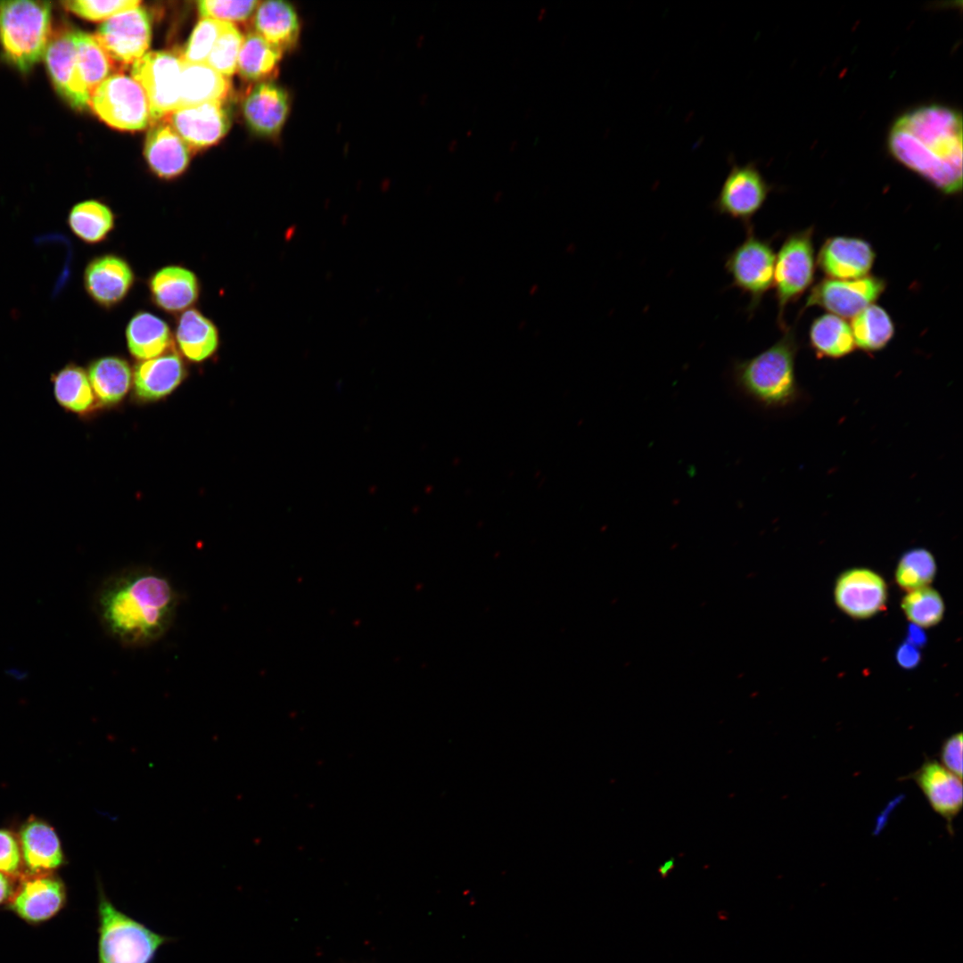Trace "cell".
Instances as JSON below:
<instances>
[{
  "instance_id": "6da1fadb",
  "label": "cell",
  "mask_w": 963,
  "mask_h": 963,
  "mask_svg": "<svg viewBox=\"0 0 963 963\" xmlns=\"http://www.w3.org/2000/svg\"><path fill=\"white\" fill-rule=\"evenodd\" d=\"M179 597L170 580L144 566L107 577L94 597V611L105 633L122 646H150L171 628Z\"/></svg>"
},
{
  "instance_id": "7a4b0ae2",
  "label": "cell",
  "mask_w": 963,
  "mask_h": 963,
  "mask_svg": "<svg viewBox=\"0 0 963 963\" xmlns=\"http://www.w3.org/2000/svg\"><path fill=\"white\" fill-rule=\"evenodd\" d=\"M962 115L930 103L898 116L887 135V150L900 164L946 195L962 189Z\"/></svg>"
},
{
  "instance_id": "3957f363",
  "label": "cell",
  "mask_w": 963,
  "mask_h": 963,
  "mask_svg": "<svg viewBox=\"0 0 963 963\" xmlns=\"http://www.w3.org/2000/svg\"><path fill=\"white\" fill-rule=\"evenodd\" d=\"M756 356L732 363L730 377L741 394L766 409L793 406L802 391L795 374L799 342L794 327Z\"/></svg>"
},
{
  "instance_id": "277c9868",
  "label": "cell",
  "mask_w": 963,
  "mask_h": 963,
  "mask_svg": "<svg viewBox=\"0 0 963 963\" xmlns=\"http://www.w3.org/2000/svg\"><path fill=\"white\" fill-rule=\"evenodd\" d=\"M98 963H153L171 937L119 910L98 885Z\"/></svg>"
},
{
  "instance_id": "5b68a950",
  "label": "cell",
  "mask_w": 963,
  "mask_h": 963,
  "mask_svg": "<svg viewBox=\"0 0 963 963\" xmlns=\"http://www.w3.org/2000/svg\"><path fill=\"white\" fill-rule=\"evenodd\" d=\"M51 37V4L0 1V44L7 60L23 72L44 57Z\"/></svg>"
},
{
  "instance_id": "8992f818",
  "label": "cell",
  "mask_w": 963,
  "mask_h": 963,
  "mask_svg": "<svg viewBox=\"0 0 963 963\" xmlns=\"http://www.w3.org/2000/svg\"><path fill=\"white\" fill-rule=\"evenodd\" d=\"M813 227L788 235L776 256L773 286L778 303V325L785 330L787 306L797 300L813 284L816 257Z\"/></svg>"
},
{
  "instance_id": "52a82bcc",
  "label": "cell",
  "mask_w": 963,
  "mask_h": 963,
  "mask_svg": "<svg viewBox=\"0 0 963 963\" xmlns=\"http://www.w3.org/2000/svg\"><path fill=\"white\" fill-rule=\"evenodd\" d=\"M745 228V240L728 254L724 264L732 285L748 295L747 311L753 315L773 286L776 255L771 241L757 236L752 225Z\"/></svg>"
},
{
  "instance_id": "ba28073f",
  "label": "cell",
  "mask_w": 963,
  "mask_h": 963,
  "mask_svg": "<svg viewBox=\"0 0 963 963\" xmlns=\"http://www.w3.org/2000/svg\"><path fill=\"white\" fill-rule=\"evenodd\" d=\"M89 106L109 126L140 130L151 121L149 103L141 86L132 78L115 73L92 93Z\"/></svg>"
},
{
  "instance_id": "9c48e42d",
  "label": "cell",
  "mask_w": 963,
  "mask_h": 963,
  "mask_svg": "<svg viewBox=\"0 0 963 963\" xmlns=\"http://www.w3.org/2000/svg\"><path fill=\"white\" fill-rule=\"evenodd\" d=\"M182 60L172 53L148 52L131 66L132 78L143 88L155 123L178 108Z\"/></svg>"
},
{
  "instance_id": "30bf717a",
  "label": "cell",
  "mask_w": 963,
  "mask_h": 963,
  "mask_svg": "<svg viewBox=\"0 0 963 963\" xmlns=\"http://www.w3.org/2000/svg\"><path fill=\"white\" fill-rule=\"evenodd\" d=\"M729 164L712 206L719 214L738 220L746 227L764 205L772 186L754 162L739 165L731 158Z\"/></svg>"
},
{
  "instance_id": "8fae6325",
  "label": "cell",
  "mask_w": 963,
  "mask_h": 963,
  "mask_svg": "<svg viewBox=\"0 0 963 963\" xmlns=\"http://www.w3.org/2000/svg\"><path fill=\"white\" fill-rule=\"evenodd\" d=\"M885 279L868 275L852 280L824 278L810 290L803 309L819 307L843 318H852L885 292Z\"/></svg>"
},
{
  "instance_id": "7c38bea8",
  "label": "cell",
  "mask_w": 963,
  "mask_h": 963,
  "mask_svg": "<svg viewBox=\"0 0 963 963\" xmlns=\"http://www.w3.org/2000/svg\"><path fill=\"white\" fill-rule=\"evenodd\" d=\"M152 37L151 20L141 6L104 21L95 37L110 58L121 65L133 64L146 54Z\"/></svg>"
},
{
  "instance_id": "4fadbf2b",
  "label": "cell",
  "mask_w": 963,
  "mask_h": 963,
  "mask_svg": "<svg viewBox=\"0 0 963 963\" xmlns=\"http://www.w3.org/2000/svg\"><path fill=\"white\" fill-rule=\"evenodd\" d=\"M130 263L122 256L104 253L90 259L83 274L86 294L100 308L111 309L128 296L136 282Z\"/></svg>"
},
{
  "instance_id": "5bb4252c",
  "label": "cell",
  "mask_w": 963,
  "mask_h": 963,
  "mask_svg": "<svg viewBox=\"0 0 963 963\" xmlns=\"http://www.w3.org/2000/svg\"><path fill=\"white\" fill-rule=\"evenodd\" d=\"M193 149L210 146L228 131L230 114L224 102H206L175 109L162 119ZM161 120V119H160Z\"/></svg>"
},
{
  "instance_id": "9a60e30c",
  "label": "cell",
  "mask_w": 963,
  "mask_h": 963,
  "mask_svg": "<svg viewBox=\"0 0 963 963\" xmlns=\"http://www.w3.org/2000/svg\"><path fill=\"white\" fill-rule=\"evenodd\" d=\"M66 900V889L60 878L50 873L23 876L8 907L25 922L37 925L58 914Z\"/></svg>"
},
{
  "instance_id": "2e32d148",
  "label": "cell",
  "mask_w": 963,
  "mask_h": 963,
  "mask_svg": "<svg viewBox=\"0 0 963 963\" xmlns=\"http://www.w3.org/2000/svg\"><path fill=\"white\" fill-rule=\"evenodd\" d=\"M74 30L62 27L50 37L44 58L59 95L78 110L89 107L90 94L81 81L76 62Z\"/></svg>"
},
{
  "instance_id": "e0dca14e",
  "label": "cell",
  "mask_w": 963,
  "mask_h": 963,
  "mask_svg": "<svg viewBox=\"0 0 963 963\" xmlns=\"http://www.w3.org/2000/svg\"><path fill=\"white\" fill-rule=\"evenodd\" d=\"M834 595L836 605L844 613L855 619H867L884 610L887 587L876 572L853 568L838 577Z\"/></svg>"
},
{
  "instance_id": "ac0fdd59",
  "label": "cell",
  "mask_w": 963,
  "mask_h": 963,
  "mask_svg": "<svg viewBox=\"0 0 963 963\" xmlns=\"http://www.w3.org/2000/svg\"><path fill=\"white\" fill-rule=\"evenodd\" d=\"M876 259L871 243L852 236L827 238L816 258V263L827 278L852 280L869 275Z\"/></svg>"
},
{
  "instance_id": "d6986e66",
  "label": "cell",
  "mask_w": 963,
  "mask_h": 963,
  "mask_svg": "<svg viewBox=\"0 0 963 963\" xmlns=\"http://www.w3.org/2000/svg\"><path fill=\"white\" fill-rule=\"evenodd\" d=\"M147 287L154 306L177 316L193 308L202 292L198 276L181 265H167L155 270L148 278Z\"/></svg>"
},
{
  "instance_id": "ffe728a7",
  "label": "cell",
  "mask_w": 963,
  "mask_h": 963,
  "mask_svg": "<svg viewBox=\"0 0 963 963\" xmlns=\"http://www.w3.org/2000/svg\"><path fill=\"white\" fill-rule=\"evenodd\" d=\"M290 109L289 93L271 81L256 85L243 103V114L246 124L255 134L265 137L280 134Z\"/></svg>"
},
{
  "instance_id": "44dd1931",
  "label": "cell",
  "mask_w": 963,
  "mask_h": 963,
  "mask_svg": "<svg viewBox=\"0 0 963 963\" xmlns=\"http://www.w3.org/2000/svg\"><path fill=\"white\" fill-rule=\"evenodd\" d=\"M908 778L916 783L930 807L946 821L951 832L952 821L962 808L961 778L936 760L927 758Z\"/></svg>"
},
{
  "instance_id": "7402d4cb",
  "label": "cell",
  "mask_w": 963,
  "mask_h": 963,
  "mask_svg": "<svg viewBox=\"0 0 963 963\" xmlns=\"http://www.w3.org/2000/svg\"><path fill=\"white\" fill-rule=\"evenodd\" d=\"M186 374V366L175 351L139 361L133 370L135 396L145 402L164 399L182 383Z\"/></svg>"
},
{
  "instance_id": "603a6c76",
  "label": "cell",
  "mask_w": 963,
  "mask_h": 963,
  "mask_svg": "<svg viewBox=\"0 0 963 963\" xmlns=\"http://www.w3.org/2000/svg\"><path fill=\"white\" fill-rule=\"evenodd\" d=\"M19 839L26 876L50 873L62 865L60 840L46 822L30 818L22 825Z\"/></svg>"
},
{
  "instance_id": "cb8c5ba5",
  "label": "cell",
  "mask_w": 963,
  "mask_h": 963,
  "mask_svg": "<svg viewBox=\"0 0 963 963\" xmlns=\"http://www.w3.org/2000/svg\"><path fill=\"white\" fill-rule=\"evenodd\" d=\"M151 169L161 178H173L187 167L190 147L163 119L149 129L144 151Z\"/></svg>"
},
{
  "instance_id": "d4e9b609",
  "label": "cell",
  "mask_w": 963,
  "mask_h": 963,
  "mask_svg": "<svg viewBox=\"0 0 963 963\" xmlns=\"http://www.w3.org/2000/svg\"><path fill=\"white\" fill-rule=\"evenodd\" d=\"M173 338L183 357L193 363H202L214 356L220 344L218 326L195 308L177 316Z\"/></svg>"
},
{
  "instance_id": "484cf974",
  "label": "cell",
  "mask_w": 963,
  "mask_h": 963,
  "mask_svg": "<svg viewBox=\"0 0 963 963\" xmlns=\"http://www.w3.org/2000/svg\"><path fill=\"white\" fill-rule=\"evenodd\" d=\"M253 25L256 33L282 52L290 51L298 44L300 22L295 8L288 2H259Z\"/></svg>"
},
{
  "instance_id": "4316f807",
  "label": "cell",
  "mask_w": 963,
  "mask_h": 963,
  "mask_svg": "<svg viewBox=\"0 0 963 963\" xmlns=\"http://www.w3.org/2000/svg\"><path fill=\"white\" fill-rule=\"evenodd\" d=\"M130 355L139 361L159 357L174 344L169 324L152 312L141 310L129 319L125 330Z\"/></svg>"
},
{
  "instance_id": "83f0119b",
  "label": "cell",
  "mask_w": 963,
  "mask_h": 963,
  "mask_svg": "<svg viewBox=\"0 0 963 963\" xmlns=\"http://www.w3.org/2000/svg\"><path fill=\"white\" fill-rule=\"evenodd\" d=\"M87 375L99 407L121 402L133 383V370L122 357L104 356L92 360Z\"/></svg>"
},
{
  "instance_id": "f1b7e54d",
  "label": "cell",
  "mask_w": 963,
  "mask_h": 963,
  "mask_svg": "<svg viewBox=\"0 0 963 963\" xmlns=\"http://www.w3.org/2000/svg\"><path fill=\"white\" fill-rule=\"evenodd\" d=\"M51 383L54 397L65 411L87 416L99 407L87 372L82 366L65 365L52 374Z\"/></svg>"
},
{
  "instance_id": "f546056e",
  "label": "cell",
  "mask_w": 963,
  "mask_h": 963,
  "mask_svg": "<svg viewBox=\"0 0 963 963\" xmlns=\"http://www.w3.org/2000/svg\"><path fill=\"white\" fill-rule=\"evenodd\" d=\"M231 88L229 78L206 63H188L182 61L178 107L213 101L224 102L231 93Z\"/></svg>"
},
{
  "instance_id": "4dcf8cb0",
  "label": "cell",
  "mask_w": 963,
  "mask_h": 963,
  "mask_svg": "<svg viewBox=\"0 0 963 963\" xmlns=\"http://www.w3.org/2000/svg\"><path fill=\"white\" fill-rule=\"evenodd\" d=\"M67 224L72 234L86 244H99L107 240L116 226L115 214L105 203L86 200L70 210Z\"/></svg>"
},
{
  "instance_id": "1f68e13d",
  "label": "cell",
  "mask_w": 963,
  "mask_h": 963,
  "mask_svg": "<svg viewBox=\"0 0 963 963\" xmlns=\"http://www.w3.org/2000/svg\"><path fill=\"white\" fill-rule=\"evenodd\" d=\"M809 341L819 358H841L856 348L851 325L843 317L830 313L813 320L809 330Z\"/></svg>"
},
{
  "instance_id": "d6a6232c",
  "label": "cell",
  "mask_w": 963,
  "mask_h": 963,
  "mask_svg": "<svg viewBox=\"0 0 963 963\" xmlns=\"http://www.w3.org/2000/svg\"><path fill=\"white\" fill-rule=\"evenodd\" d=\"M282 55V51L255 31H251L243 36L236 70L247 80L269 81L277 74Z\"/></svg>"
},
{
  "instance_id": "836d02e7",
  "label": "cell",
  "mask_w": 963,
  "mask_h": 963,
  "mask_svg": "<svg viewBox=\"0 0 963 963\" xmlns=\"http://www.w3.org/2000/svg\"><path fill=\"white\" fill-rule=\"evenodd\" d=\"M851 329L856 348L866 352L885 349L892 341L895 326L888 312L871 304L852 318Z\"/></svg>"
},
{
  "instance_id": "e575fe53",
  "label": "cell",
  "mask_w": 963,
  "mask_h": 963,
  "mask_svg": "<svg viewBox=\"0 0 963 963\" xmlns=\"http://www.w3.org/2000/svg\"><path fill=\"white\" fill-rule=\"evenodd\" d=\"M73 37L78 75L91 95L103 81L114 74V62L95 36L74 30Z\"/></svg>"
},
{
  "instance_id": "d590c367",
  "label": "cell",
  "mask_w": 963,
  "mask_h": 963,
  "mask_svg": "<svg viewBox=\"0 0 963 963\" xmlns=\"http://www.w3.org/2000/svg\"><path fill=\"white\" fill-rule=\"evenodd\" d=\"M936 572L934 556L925 548L907 551L899 560L895 580L904 590L911 591L928 586Z\"/></svg>"
},
{
  "instance_id": "8d00e7d4",
  "label": "cell",
  "mask_w": 963,
  "mask_h": 963,
  "mask_svg": "<svg viewBox=\"0 0 963 963\" xmlns=\"http://www.w3.org/2000/svg\"><path fill=\"white\" fill-rule=\"evenodd\" d=\"M901 608L908 620L920 628L936 625L944 613L941 595L928 586L908 591L901 601Z\"/></svg>"
},
{
  "instance_id": "74e56055",
  "label": "cell",
  "mask_w": 963,
  "mask_h": 963,
  "mask_svg": "<svg viewBox=\"0 0 963 963\" xmlns=\"http://www.w3.org/2000/svg\"><path fill=\"white\" fill-rule=\"evenodd\" d=\"M243 39L240 30L233 23H228L217 39L205 63L229 78L236 70Z\"/></svg>"
},
{
  "instance_id": "f35d334b",
  "label": "cell",
  "mask_w": 963,
  "mask_h": 963,
  "mask_svg": "<svg viewBox=\"0 0 963 963\" xmlns=\"http://www.w3.org/2000/svg\"><path fill=\"white\" fill-rule=\"evenodd\" d=\"M229 22L202 18L194 27L181 59L188 63H205L212 47Z\"/></svg>"
},
{
  "instance_id": "ab89813d",
  "label": "cell",
  "mask_w": 963,
  "mask_h": 963,
  "mask_svg": "<svg viewBox=\"0 0 963 963\" xmlns=\"http://www.w3.org/2000/svg\"><path fill=\"white\" fill-rule=\"evenodd\" d=\"M259 1L202 0L197 2L202 18L214 19L229 23L247 21L256 11Z\"/></svg>"
},
{
  "instance_id": "60d3db41",
  "label": "cell",
  "mask_w": 963,
  "mask_h": 963,
  "mask_svg": "<svg viewBox=\"0 0 963 963\" xmlns=\"http://www.w3.org/2000/svg\"><path fill=\"white\" fill-rule=\"evenodd\" d=\"M139 0H69L62 2L63 7L88 21H106L109 18L127 10L140 5Z\"/></svg>"
},
{
  "instance_id": "b9f144b4",
  "label": "cell",
  "mask_w": 963,
  "mask_h": 963,
  "mask_svg": "<svg viewBox=\"0 0 963 963\" xmlns=\"http://www.w3.org/2000/svg\"><path fill=\"white\" fill-rule=\"evenodd\" d=\"M20 844L8 830L0 829V871L9 877H22Z\"/></svg>"
},
{
  "instance_id": "7bdbcfd3",
  "label": "cell",
  "mask_w": 963,
  "mask_h": 963,
  "mask_svg": "<svg viewBox=\"0 0 963 963\" xmlns=\"http://www.w3.org/2000/svg\"><path fill=\"white\" fill-rule=\"evenodd\" d=\"M939 758L941 764L948 770L962 778V733L959 732L947 737L942 744Z\"/></svg>"
},
{
  "instance_id": "ee69618b",
  "label": "cell",
  "mask_w": 963,
  "mask_h": 963,
  "mask_svg": "<svg viewBox=\"0 0 963 963\" xmlns=\"http://www.w3.org/2000/svg\"><path fill=\"white\" fill-rule=\"evenodd\" d=\"M896 659L901 667L911 669L919 663L920 653L917 646L906 642L898 648Z\"/></svg>"
},
{
  "instance_id": "f6af8a7d",
  "label": "cell",
  "mask_w": 963,
  "mask_h": 963,
  "mask_svg": "<svg viewBox=\"0 0 963 963\" xmlns=\"http://www.w3.org/2000/svg\"><path fill=\"white\" fill-rule=\"evenodd\" d=\"M13 891L12 882L9 876L0 871V905L9 901Z\"/></svg>"
},
{
  "instance_id": "bcb514c9",
  "label": "cell",
  "mask_w": 963,
  "mask_h": 963,
  "mask_svg": "<svg viewBox=\"0 0 963 963\" xmlns=\"http://www.w3.org/2000/svg\"><path fill=\"white\" fill-rule=\"evenodd\" d=\"M925 641L926 636L921 628L913 624L909 630L907 642L915 646H918L924 644Z\"/></svg>"
},
{
  "instance_id": "7dc6e473",
  "label": "cell",
  "mask_w": 963,
  "mask_h": 963,
  "mask_svg": "<svg viewBox=\"0 0 963 963\" xmlns=\"http://www.w3.org/2000/svg\"><path fill=\"white\" fill-rule=\"evenodd\" d=\"M674 867V860L672 859L664 861L658 868V872L662 877H666Z\"/></svg>"
}]
</instances>
